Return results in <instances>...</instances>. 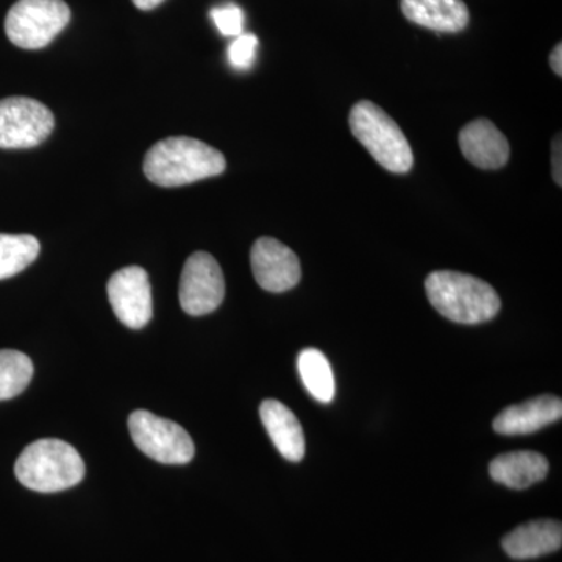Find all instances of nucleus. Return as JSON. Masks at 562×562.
Returning a JSON list of instances; mask_svg holds the SVG:
<instances>
[{
    "label": "nucleus",
    "mask_w": 562,
    "mask_h": 562,
    "mask_svg": "<svg viewBox=\"0 0 562 562\" xmlns=\"http://www.w3.org/2000/svg\"><path fill=\"white\" fill-rule=\"evenodd\" d=\"M143 168L151 183L176 188L221 176L227 161L220 150L202 140L172 136L150 147Z\"/></svg>",
    "instance_id": "f257e3e1"
},
{
    "label": "nucleus",
    "mask_w": 562,
    "mask_h": 562,
    "mask_svg": "<svg viewBox=\"0 0 562 562\" xmlns=\"http://www.w3.org/2000/svg\"><path fill=\"white\" fill-rule=\"evenodd\" d=\"M436 312L457 324L476 325L497 316L502 301L490 283L469 273L436 271L425 280Z\"/></svg>",
    "instance_id": "f03ea898"
},
{
    "label": "nucleus",
    "mask_w": 562,
    "mask_h": 562,
    "mask_svg": "<svg viewBox=\"0 0 562 562\" xmlns=\"http://www.w3.org/2000/svg\"><path fill=\"white\" fill-rule=\"evenodd\" d=\"M14 473L29 490L50 494L79 484L85 476V462L70 443L40 439L22 450Z\"/></svg>",
    "instance_id": "7ed1b4c3"
},
{
    "label": "nucleus",
    "mask_w": 562,
    "mask_h": 562,
    "mask_svg": "<svg viewBox=\"0 0 562 562\" xmlns=\"http://www.w3.org/2000/svg\"><path fill=\"white\" fill-rule=\"evenodd\" d=\"M349 125L355 138L384 169L394 173L412 171V146L386 111L373 102H358L350 111Z\"/></svg>",
    "instance_id": "20e7f679"
},
{
    "label": "nucleus",
    "mask_w": 562,
    "mask_h": 562,
    "mask_svg": "<svg viewBox=\"0 0 562 562\" xmlns=\"http://www.w3.org/2000/svg\"><path fill=\"white\" fill-rule=\"evenodd\" d=\"M69 21L70 10L63 0H18L7 14L5 32L21 49H43Z\"/></svg>",
    "instance_id": "39448f33"
},
{
    "label": "nucleus",
    "mask_w": 562,
    "mask_h": 562,
    "mask_svg": "<svg viewBox=\"0 0 562 562\" xmlns=\"http://www.w3.org/2000/svg\"><path fill=\"white\" fill-rule=\"evenodd\" d=\"M128 430L140 452L161 464H188L194 458L191 436L176 422L138 409L128 417Z\"/></svg>",
    "instance_id": "423d86ee"
},
{
    "label": "nucleus",
    "mask_w": 562,
    "mask_h": 562,
    "mask_svg": "<svg viewBox=\"0 0 562 562\" xmlns=\"http://www.w3.org/2000/svg\"><path fill=\"white\" fill-rule=\"evenodd\" d=\"M55 117L44 103L31 98L0 101V149H31L49 138Z\"/></svg>",
    "instance_id": "0eeeda50"
},
{
    "label": "nucleus",
    "mask_w": 562,
    "mask_h": 562,
    "mask_svg": "<svg viewBox=\"0 0 562 562\" xmlns=\"http://www.w3.org/2000/svg\"><path fill=\"white\" fill-rule=\"evenodd\" d=\"M225 297V280L220 262L206 251H195L181 272L179 299L190 316L216 312Z\"/></svg>",
    "instance_id": "6e6552de"
},
{
    "label": "nucleus",
    "mask_w": 562,
    "mask_h": 562,
    "mask_svg": "<svg viewBox=\"0 0 562 562\" xmlns=\"http://www.w3.org/2000/svg\"><path fill=\"white\" fill-rule=\"evenodd\" d=\"M111 308L133 330L146 327L154 316L149 276L139 266L114 272L106 286Z\"/></svg>",
    "instance_id": "1a4fd4ad"
},
{
    "label": "nucleus",
    "mask_w": 562,
    "mask_h": 562,
    "mask_svg": "<svg viewBox=\"0 0 562 562\" xmlns=\"http://www.w3.org/2000/svg\"><path fill=\"white\" fill-rule=\"evenodd\" d=\"M251 271L262 290L286 292L297 286L302 277L297 255L277 239H258L250 251Z\"/></svg>",
    "instance_id": "9d476101"
},
{
    "label": "nucleus",
    "mask_w": 562,
    "mask_h": 562,
    "mask_svg": "<svg viewBox=\"0 0 562 562\" xmlns=\"http://www.w3.org/2000/svg\"><path fill=\"white\" fill-rule=\"evenodd\" d=\"M465 160L480 169H501L509 160V143L490 120L469 122L460 132Z\"/></svg>",
    "instance_id": "9b49d317"
},
{
    "label": "nucleus",
    "mask_w": 562,
    "mask_h": 562,
    "mask_svg": "<svg viewBox=\"0 0 562 562\" xmlns=\"http://www.w3.org/2000/svg\"><path fill=\"white\" fill-rule=\"evenodd\" d=\"M562 417V402L554 395H539L520 405H513L503 409L495 417L494 430L498 435L516 436L530 435L554 424Z\"/></svg>",
    "instance_id": "f8f14e48"
},
{
    "label": "nucleus",
    "mask_w": 562,
    "mask_h": 562,
    "mask_svg": "<svg viewBox=\"0 0 562 562\" xmlns=\"http://www.w3.org/2000/svg\"><path fill=\"white\" fill-rule=\"evenodd\" d=\"M562 546V527L557 520H535L520 525L503 538L502 547L513 560H535L558 552Z\"/></svg>",
    "instance_id": "ddd939ff"
},
{
    "label": "nucleus",
    "mask_w": 562,
    "mask_h": 562,
    "mask_svg": "<svg viewBox=\"0 0 562 562\" xmlns=\"http://www.w3.org/2000/svg\"><path fill=\"white\" fill-rule=\"evenodd\" d=\"M406 20L441 33H457L468 27L471 13L462 0H401Z\"/></svg>",
    "instance_id": "4468645a"
},
{
    "label": "nucleus",
    "mask_w": 562,
    "mask_h": 562,
    "mask_svg": "<svg viewBox=\"0 0 562 562\" xmlns=\"http://www.w3.org/2000/svg\"><path fill=\"white\" fill-rule=\"evenodd\" d=\"M260 416L281 457L291 462L302 461L305 457V435L295 414L283 403L268 398L261 403Z\"/></svg>",
    "instance_id": "2eb2a0df"
},
{
    "label": "nucleus",
    "mask_w": 562,
    "mask_h": 562,
    "mask_svg": "<svg viewBox=\"0 0 562 562\" xmlns=\"http://www.w3.org/2000/svg\"><path fill=\"white\" fill-rule=\"evenodd\" d=\"M490 473L494 482L512 490L522 491L546 480L549 473V461L543 454L532 450L503 453L492 460Z\"/></svg>",
    "instance_id": "dca6fc26"
},
{
    "label": "nucleus",
    "mask_w": 562,
    "mask_h": 562,
    "mask_svg": "<svg viewBox=\"0 0 562 562\" xmlns=\"http://www.w3.org/2000/svg\"><path fill=\"white\" fill-rule=\"evenodd\" d=\"M297 369L306 391L317 402L330 403L335 398V375L330 361L321 350H302L297 358Z\"/></svg>",
    "instance_id": "f3484780"
},
{
    "label": "nucleus",
    "mask_w": 562,
    "mask_h": 562,
    "mask_svg": "<svg viewBox=\"0 0 562 562\" xmlns=\"http://www.w3.org/2000/svg\"><path fill=\"white\" fill-rule=\"evenodd\" d=\"M40 243L32 235L0 233V280L27 269L38 258Z\"/></svg>",
    "instance_id": "a211bd4d"
},
{
    "label": "nucleus",
    "mask_w": 562,
    "mask_h": 562,
    "mask_svg": "<svg viewBox=\"0 0 562 562\" xmlns=\"http://www.w3.org/2000/svg\"><path fill=\"white\" fill-rule=\"evenodd\" d=\"M33 362L22 351L0 350V402L18 397L32 382Z\"/></svg>",
    "instance_id": "6ab92c4d"
},
{
    "label": "nucleus",
    "mask_w": 562,
    "mask_h": 562,
    "mask_svg": "<svg viewBox=\"0 0 562 562\" xmlns=\"http://www.w3.org/2000/svg\"><path fill=\"white\" fill-rule=\"evenodd\" d=\"M257 36L254 33H243V35L236 36L228 47V61L235 69H250L257 58Z\"/></svg>",
    "instance_id": "aec40b11"
},
{
    "label": "nucleus",
    "mask_w": 562,
    "mask_h": 562,
    "mask_svg": "<svg viewBox=\"0 0 562 562\" xmlns=\"http://www.w3.org/2000/svg\"><path fill=\"white\" fill-rule=\"evenodd\" d=\"M211 20L224 36H239L244 31V11L235 3L211 10Z\"/></svg>",
    "instance_id": "412c9836"
},
{
    "label": "nucleus",
    "mask_w": 562,
    "mask_h": 562,
    "mask_svg": "<svg viewBox=\"0 0 562 562\" xmlns=\"http://www.w3.org/2000/svg\"><path fill=\"white\" fill-rule=\"evenodd\" d=\"M561 155H562L561 135H558L557 138L553 139L552 168H553V180L557 181V183L560 184V187L562 184Z\"/></svg>",
    "instance_id": "4be33fe9"
},
{
    "label": "nucleus",
    "mask_w": 562,
    "mask_h": 562,
    "mask_svg": "<svg viewBox=\"0 0 562 562\" xmlns=\"http://www.w3.org/2000/svg\"><path fill=\"white\" fill-rule=\"evenodd\" d=\"M550 66L558 77H562V44H557L552 54H550Z\"/></svg>",
    "instance_id": "5701e85b"
},
{
    "label": "nucleus",
    "mask_w": 562,
    "mask_h": 562,
    "mask_svg": "<svg viewBox=\"0 0 562 562\" xmlns=\"http://www.w3.org/2000/svg\"><path fill=\"white\" fill-rule=\"evenodd\" d=\"M132 2L135 3L136 9L149 11L157 9L165 0H132Z\"/></svg>",
    "instance_id": "b1692460"
}]
</instances>
